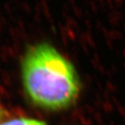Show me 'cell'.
<instances>
[{"label": "cell", "mask_w": 125, "mask_h": 125, "mask_svg": "<svg viewBox=\"0 0 125 125\" xmlns=\"http://www.w3.org/2000/svg\"><path fill=\"white\" fill-rule=\"evenodd\" d=\"M2 115H3V112L1 109V107H0V121H1V119L2 118Z\"/></svg>", "instance_id": "3"}, {"label": "cell", "mask_w": 125, "mask_h": 125, "mask_svg": "<svg viewBox=\"0 0 125 125\" xmlns=\"http://www.w3.org/2000/svg\"><path fill=\"white\" fill-rule=\"evenodd\" d=\"M26 94L42 109L59 111L75 103L82 84L74 66L52 44L30 46L21 63Z\"/></svg>", "instance_id": "1"}, {"label": "cell", "mask_w": 125, "mask_h": 125, "mask_svg": "<svg viewBox=\"0 0 125 125\" xmlns=\"http://www.w3.org/2000/svg\"><path fill=\"white\" fill-rule=\"evenodd\" d=\"M0 125H47L46 123L38 119L29 118H18L5 121Z\"/></svg>", "instance_id": "2"}]
</instances>
